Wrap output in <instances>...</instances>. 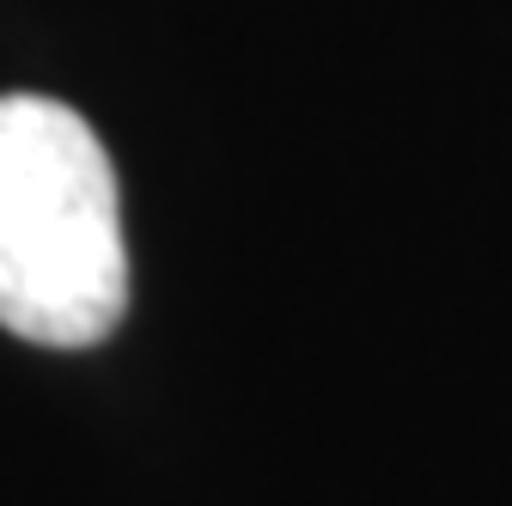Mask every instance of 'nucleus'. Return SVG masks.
<instances>
[{"label":"nucleus","instance_id":"1","mask_svg":"<svg viewBox=\"0 0 512 506\" xmlns=\"http://www.w3.org/2000/svg\"><path fill=\"white\" fill-rule=\"evenodd\" d=\"M128 311L122 196L92 122L55 98H0V330L92 348Z\"/></svg>","mask_w":512,"mask_h":506}]
</instances>
